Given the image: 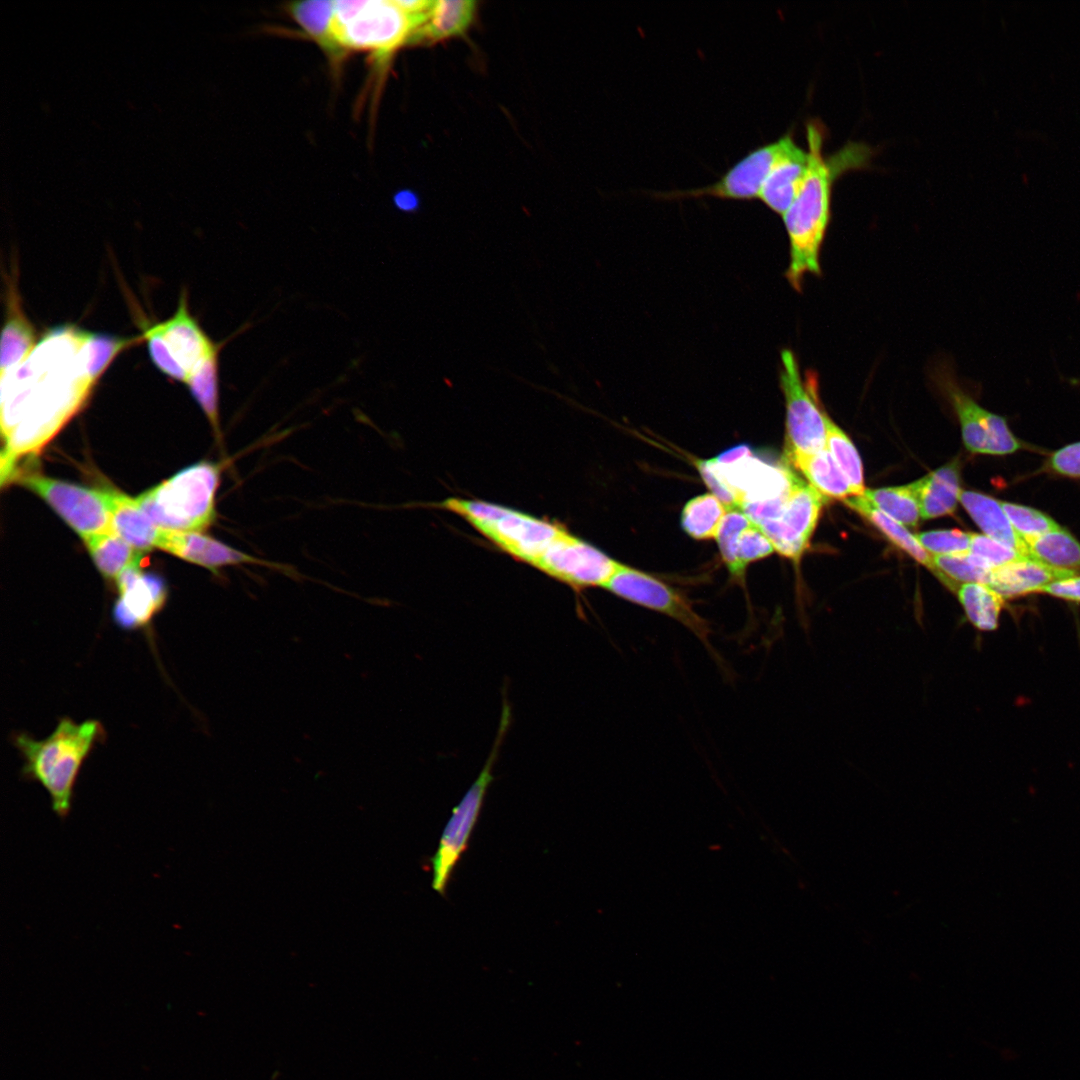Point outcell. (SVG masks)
I'll return each mask as SVG.
<instances>
[{
	"label": "cell",
	"mask_w": 1080,
	"mask_h": 1080,
	"mask_svg": "<svg viewBox=\"0 0 1080 1080\" xmlns=\"http://www.w3.org/2000/svg\"><path fill=\"white\" fill-rule=\"evenodd\" d=\"M89 332L73 326L47 332L27 359L1 376V467L16 468L39 451L79 410L96 384L81 348Z\"/></svg>",
	"instance_id": "6da1fadb"
},
{
	"label": "cell",
	"mask_w": 1080,
	"mask_h": 1080,
	"mask_svg": "<svg viewBox=\"0 0 1080 1080\" xmlns=\"http://www.w3.org/2000/svg\"><path fill=\"white\" fill-rule=\"evenodd\" d=\"M808 167L802 187L783 215L790 243L786 278L800 291L807 273L820 274L819 254L831 218L834 183L843 174L869 165L874 150L863 142L848 141L832 154H823L824 126L819 120L805 125Z\"/></svg>",
	"instance_id": "7a4b0ae2"
},
{
	"label": "cell",
	"mask_w": 1080,
	"mask_h": 1080,
	"mask_svg": "<svg viewBox=\"0 0 1080 1080\" xmlns=\"http://www.w3.org/2000/svg\"><path fill=\"white\" fill-rule=\"evenodd\" d=\"M104 736L105 730L99 721L77 723L70 718H62L44 739L38 740L26 733L13 736V743L24 760L22 776L45 788L59 818L68 816L80 769Z\"/></svg>",
	"instance_id": "3957f363"
},
{
	"label": "cell",
	"mask_w": 1080,
	"mask_h": 1080,
	"mask_svg": "<svg viewBox=\"0 0 1080 1080\" xmlns=\"http://www.w3.org/2000/svg\"><path fill=\"white\" fill-rule=\"evenodd\" d=\"M222 466L193 464L140 494L136 501L161 529L204 532L216 518V492Z\"/></svg>",
	"instance_id": "277c9868"
},
{
	"label": "cell",
	"mask_w": 1080,
	"mask_h": 1080,
	"mask_svg": "<svg viewBox=\"0 0 1080 1080\" xmlns=\"http://www.w3.org/2000/svg\"><path fill=\"white\" fill-rule=\"evenodd\" d=\"M333 30L343 50L388 54L411 40L413 26L397 0L333 1Z\"/></svg>",
	"instance_id": "5b68a950"
},
{
	"label": "cell",
	"mask_w": 1080,
	"mask_h": 1080,
	"mask_svg": "<svg viewBox=\"0 0 1080 1080\" xmlns=\"http://www.w3.org/2000/svg\"><path fill=\"white\" fill-rule=\"evenodd\" d=\"M511 722V708L507 697H503L500 723L495 742L477 779L473 782L460 803L453 809L440 838L439 846L431 858L433 879L432 887L444 894L453 870L465 851L472 831L477 823L486 792L493 781V767Z\"/></svg>",
	"instance_id": "8992f818"
},
{
	"label": "cell",
	"mask_w": 1080,
	"mask_h": 1080,
	"mask_svg": "<svg viewBox=\"0 0 1080 1080\" xmlns=\"http://www.w3.org/2000/svg\"><path fill=\"white\" fill-rule=\"evenodd\" d=\"M780 360L779 382L786 407L785 456L816 453L826 447L827 415L816 403L814 385L801 377L794 353L784 349Z\"/></svg>",
	"instance_id": "52a82bcc"
},
{
	"label": "cell",
	"mask_w": 1080,
	"mask_h": 1080,
	"mask_svg": "<svg viewBox=\"0 0 1080 1080\" xmlns=\"http://www.w3.org/2000/svg\"><path fill=\"white\" fill-rule=\"evenodd\" d=\"M614 595L664 614L682 624L715 655L711 644L709 623L699 615L690 601L678 590L643 571L619 564L616 572L603 586Z\"/></svg>",
	"instance_id": "ba28073f"
},
{
	"label": "cell",
	"mask_w": 1080,
	"mask_h": 1080,
	"mask_svg": "<svg viewBox=\"0 0 1080 1080\" xmlns=\"http://www.w3.org/2000/svg\"><path fill=\"white\" fill-rule=\"evenodd\" d=\"M14 480L44 499L84 540L113 530L104 490L85 488L38 473Z\"/></svg>",
	"instance_id": "9c48e42d"
},
{
	"label": "cell",
	"mask_w": 1080,
	"mask_h": 1080,
	"mask_svg": "<svg viewBox=\"0 0 1080 1080\" xmlns=\"http://www.w3.org/2000/svg\"><path fill=\"white\" fill-rule=\"evenodd\" d=\"M933 376L958 416L967 450L977 454L1006 455L1021 448L1006 420L981 407L959 386L951 370L937 367Z\"/></svg>",
	"instance_id": "30bf717a"
},
{
	"label": "cell",
	"mask_w": 1080,
	"mask_h": 1080,
	"mask_svg": "<svg viewBox=\"0 0 1080 1080\" xmlns=\"http://www.w3.org/2000/svg\"><path fill=\"white\" fill-rule=\"evenodd\" d=\"M620 563L567 531L531 564L545 574L580 590L603 587Z\"/></svg>",
	"instance_id": "8fae6325"
},
{
	"label": "cell",
	"mask_w": 1080,
	"mask_h": 1080,
	"mask_svg": "<svg viewBox=\"0 0 1080 1080\" xmlns=\"http://www.w3.org/2000/svg\"><path fill=\"white\" fill-rule=\"evenodd\" d=\"M827 501L812 485L797 478L780 512L757 526L779 554L797 561L806 550Z\"/></svg>",
	"instance_id": "7c38bea8"
},
{
	"label": "cell",
	"mask_w": 1080,
	"mask_h": 1080,
	"mask_svg": "<svg viewBox=\"0 0 1080 1080\" xmlns=\"http://www.w3.org/2000/svg\"><path fill=\"white\" fill-rule=\"evenodd\" d=\"M791 137L792 135L786 134L772 143L750 151L713 184L687 191L663 193L662 197L710 196L729 200L758 199L763 183Z\"/></svg>",
	"instance_id": "4fadbf2b"
},
{
	"label": "cell",
	"mask_w": 1080,
	"mask_h": 1080,
	"mask_svg": "<svg viewBox=\"0 0 1080 1080\" xmlns=\"http://www.w3.org/2000/svg\"><path fill=\"white\" fill-rule=\"evenodd\" d=\"M477 530L504 552L529 564L566 532L559 524L509 508Z\"/></svg>",
	"instance_id": "5bb4252c"
},
{
	"label": "cell",
	"mask_w": 1080,
	"mask_h": 1080,
	"mask_svg": "<svg viewBox=\"0 0 1080 1080\" xmlns=\"http://www.w3.org/2000/svg\"><path fill=\"white\" fill-rule=\"evenodd\" d=\"M157 548L213 572H217L219 568L224 566L251 564L266 566L288 576H295L296 574L292 568H288L286 565L247 554L202 532H180L162 529Z\"/></svg>",
	"instance_id": "9a60e30c"
},
{
	"label": "cell",
	"mask_w": 1080,
	"mask_h": 1080,
	"mask_svg": "<svg viewBox=\"0 0 1080 1080\" xmlns=\"http://www.w3.org/2000/svg\"><path fill=\"white\" fill-rule=\"evenodd\" d=\"M115 581L119 592L113 609L115 623L125 630L145 628L166 601L165 582L158 575L142 572L139 563L128 567Z\"/></svg>",
	"instance_id": "2e32d148"
},
{
	"label": "cell",
	"mask_w": 1080,
	"mask_h": 1080,
	"mask_svg": "<svg viewBox=\"0 0 1080 1080\" xmlns=\"http://www.w3.org/2000/svg\"><path fill=\"white\" fill-rule=\"evenodd\" d=\"M154 327L187 374V379L207 357L218 352L217 346L190 315L186 295L180 297L175 314Z\"/></svg>",
	"instance_id": "e0dca14e"
},
{
	"label": "cell",
	"mask_w": 1080,
	"mask_h": 1080,
	"mask_svg": "<svg viewBox=\"0 0 1080 1080\" xmlns=\"http://www.w3.org/2000/svg\"><path fill=\"white\" fill-rule=\"evenodd\" d=\"M807 167L808 152L792 136L763 183L758 199L783 216L802 187Z\"/></svg>",
	"instance_id": "ac0fdd59"
},
{
	"label": "cell",
	"mask_w": 1080,
	"mask_h": 1080,
	"mask_svg": "<svg viewBox=\"0 0 1080 1080\" xmlns=\"http://www.w3.org/2000/svg\"><path fill=\"white\" fill-rule=\"evenodd\" d=\"M1078 574L1077 571L1056 568L1034 558H1023L993 568L988 586L1007 600L1040 592L1050 583Z\"/></svg>",
	"instance_id": "d6986e66"
},
{
	"label": "cell",
	"mask_w": 1080,
	"mask_h": 1080,
	"mask_svg": "<svg viewBox=\"0 0 1080 1080\" xmlns=\"http://www.w3.org/2000/svg\"><path fill=\"white\" fill-rule=\"evenodd\" d=\"M113 530L140 552L157 548L162 529L142 510L136 498L116 490H104Z\"/></svg>",
	"instance_id": "ffe728a7"
},
{
	"label": "cell",
	"mask_w": 1080,
	"mask_h": 1080,
	"mask_svg": "<svg viewBox=\"0 0 1080 1080\" xmlns=\"http://www.w3.org/2000/svg\"><path fill=\"white\" fill-rule=\"evenodd\" d=\"M918 500L921 518L933 519L952 514L958 504L960 489V470L957 460L931 472L911 483Z\"/></svg>",
	"instance_id": "44dd1931"
},
{
	"label": "cell",
	"mask_w": 1080,
	"mask_h": 1080,
	"mask_svg": "<svg viewBox=\"0 0 1080 1080\" xmlns=\"http://www.w3.org/2000/svg\"><path fill=\"white\" fill-rule=\"evenodd\" d=\"M959 501L984 535L1031 557L1028 545L1013 528L1001 506V501L969 490L961 491Z\"/></svg>",
	"instance_id": "7402d4cb"
},
{
	"label": "cell",
	"mask_w": 1080,
	"mask_h": 1080,
	"mask_svg": "<svg viewBox=\"0 0 1080 1080\" xmlns=\"http://www.w3.org/2000/svg\"><path fill=\"white\" fill-rule=\"evenodd\" d=\"M36 345L35 330L22 311L15 287L10 286L1 336V376L22 364Z\"/></svg>",
	"instance_id": "603a6c76"
},
{
	"label": "cell",
	"mask_w": 1080,
	"mask_h": 1080,
	"mask_svg": "<svg viewBox=\"0 0 1080 1080\" xmlns=\"http://www.w3.org/2000/svg\"><path fill=\"white\" fill-rule=\"evenodd\" d=\"M476 5L473 0L434 1L426 23L411 41L437 42L463 35L474 20Z\"/></svg>",
	"instance_id": "cb8c5ba5"
},
{
	"label": "cell",
	"mask_w": 1080,
	"mask_h": 1080,
	"mask_svg": "<svg viewBox=\"0 0 1080 1080\" xmlns=\"http://www.w3.org/2000/svg\"><path fill=\"white\" fill-rule=\"evenodd\" d=\"M291 17L329 56L337 61L344 55L333 30L334 3L329 0L293 2L288 5Z\"/></svg>",
	"instance_id": "d4e9b609"
},
{
	"label": "cell",
	"mask_w": 1080,
	"mask_h": 1080,
	"mask_svg": "<svg viewBox=\"0 0 1080 1080\" xmlns=\"http://www.w3.org/2000/svg\"><path fill=\"white\" fill-rule=\"evenodd\" d=\"M823 497L847 499L852 496L850 485L833 459L828 448L787 459Z\"/></svg>",
	"instance_id": "484cf974"
},
{
	"label": "cell",
	"mask_w": 1080,
	"mask_h": 1080,
	"mask_svg": "<svg viewBox=\"0 0 1080 1080\" xmlns=\"http://www.w3.org/2000/svg\"><path fill=\"white\" fill-rule=\"evenodd\" d=\"M845 504L857 513L861 514L875 527H877L894 545L908 553L917 562L926 566L936 575V569L932 562V555L922 547L916 536L905 526L895 521L879 510L864 495L851 496L844 500Z\"/></svg>",
	"instance_id": "4316f807"
},
{
	"label": "cell",
	"mask_w": 1080,
	"mask_h": 1080,
	"mask_svg": "<svg viewBox=\"0 0 1080 1080\" xmlns=\"http://www.w3.org/2000/svg\"><path fill=\"white\" fill-rule=\"evenodd\" d=\"M956 593L968 621L974 628L982 632H991L998 628L1005 598L980 582L963 583Z\"/></svg>",
	"instance_id": "83f0119b"
},
{
	"label": "cell",
	"mask_w": 1080,
	"mask_h": 1080,
	"mask_svg": "<svg viewBox=\"0 0 1080 1080\" xmlns=\"http://www.w3.org/2000/svg\"><path fill=\"white\" fill-rule=\"evenodd\" d=\"M84 542L98 570L108 579L116 580L128 567L140 563L143 555L115 531L92 535Z\"/></svg>",
	"instance_id": "f1b7e54d"
},
{
	"label": "cell",
	"mask_w": 1080,
	"mask_h": 1080,
	"mask_svg": "<svg viewBox=\"0 0 1080 1080\" xmlns=\"http://www.w3.org/2000/svg\"><path fill=\"white\" fill-rule=\"evenodd\" d=\"M728 508L712 493L696 496L682 509L681 526L692 538H715Z\"/></svg>",
	"instance_id": "f546056e"
},
{
	"label": "cell",
	"mask_w": 1080,
	"mask_h": 1080,
	"mask_svg": "<svg viewBox=\"0 0 1080 1080\" xmlns=\"http://www.w3.org/2000/svg\"><path fill=\"white\" fill-rule=\"evenodd\" d=\"M936 577L950 590L967 582L989 583L992 567L982 558L968 552L956 555H932Z\"/></svg>",
	"instance_id": "4dcf8cb0"
},
{
	"label": "cell",
	"mask_w": 1080,
	"mask_h": 1080,
	"mask_svg": "<svg viewBox=\"0 0 1080 1080\" xmlns=\"http://www.w3.org/2000/svg\"><path fill=\"white\" fill-rule=\"evenodd\" d=\"M1028 548L1030 556L1044 564L1080 571V543L1063 528L1042 535Z\"/></svg>",
	"instance_id": "1f68e13d"
},
{
	"label": "cell",
	"mask_w": 1080,
	"mask_h": 1080,
	"mask_svg": "<svg viewBox=\"0 0 1080 1080\" xmlns=\"http://www.w3.org/2000/svg\"><path fill=\"white\" fill-rule=\"evenodd\" d=\"M879 510L905 527L916 528L921 518L911 483L905 486L865 489L863 494Z\"/></svg>",
	"instance_id": "d6a6232c"
},
{
	"label": "cell",
	"mask_w": 1080,
	"mask_h": 1080,
	"mask_svg": "<svg viewBox=\"0 0 1080 1080\" xmlns=\"http://www.w3.org/2000/svg\"><path fill=\"white\" fill-rule=\"evenodd\" d=\"M218 352L207 357L188 377L186 384L220 438L218 406Z\"/></svg>",
	"instance_id": "836d02e7"
},
{
	"label": "cell",
	"mask_w": 1080,
	"mask_h": 1080,
	"mask_svg": "<svg viewBox=\"0 0 1080 1080\" xmlns=\"http://www.w3.org/2000/svg\"><path fill=\"white\" fill-rule=\"evenodd\" d=\"M826 428V447L846 477L852 496L863 495L865 488L863 485L862 462L855 446L829 417H827Z\"/></svg>",
	"instance_id": "e575fe53"
},
{
	"label": "cell",
	"mask_w": 1080,
	"mask_h": 1080,
	"mask_svg": "<svg viewBox=\"0 0 1080 1080\" xmlns=\"http://www.w3.org/2000/svg\"><path fill=\"white\" fill-rule=\"evenodd\" d=\"M137 339L89 332L82 346V357L90 377L96 382L112 360Z\"/></svg>",
	"instance_id": "d590c367"
},
{
	"label": "cell",
	"mask_w": 1080,
	"mask_h": 1080,
	"mask_svg": "<svg viewBox=\"0 0 1080 1080\" xmlns=\"http://www.w3.org/2000/svg\"><path fill=\"white\" fill-rule=\"evenodd\" d=\"M753 522L740 509H728L715 537L722 559L730 574L742 580L745 570L737 558V542L740 533Z\"/></svg>",
	"instance_id": "8d00e7d4"
},
{
	"label": "cell",
	"mask_w": 1080,
	"mask_h": 1080,
	"mask_svg": "<svg viewBox=\"0 0 1080 1080\" xmlns=\"http://www.w3.org/2000/svg\"><path fill=\"white\" fill-rule=\"evenodd\" d=\"M1001 506L1013 528L1027 545L1044 534L1062 528L1054 519L1037 509L1002 501Z\"/></svg>",
	"instance_id": "74e56055"
},
{
	"label": "cell",
	"mask_w": 1080,
	"mask_h": 1080,
	"mask_svg": "<svg viewBox=\"0 0 1080 1080\" xmlns=\"http://www.w3.org/2000/svg\"><path fill=\"white\" fill-rule=\"evenodd\" d=\"M915 536L922 547L934 555H956L970 551L971 533L959 529L926 531Z\"/></svg>",
	"instance_id": "f35d334b"
},
{
	"label": "cell",
	"mask_w": 1080,
	"mask_h": 1080,
	"mask_svg": "<svg viewBox=\"0 0 1080 1080\" xmlns=\"http://www.w3.org/2000/svg\"><path fill=\"white\" fill-rule=\"evenodd\" d=\"M439 507L454 512L478 529L501 517L508 508L477 500L449 498Z\"/></svg>",
	"instance_id": "ab89813d"
},
{
	"label": "cell",
	"mask_w": 1080,
	"mask_h": 1080,
	"mask_svg": "<svg viewBox=\"0 0 1080 1080\" xmlns=\"http://www.w3.org/2000/svg\"><path fill=\"white\" fill-rule=\"evenodd\" d=\"M970 553L996 568L1023 558H1031L1007 547L984 534L971 533Z\"/></svg>",
	"instance_id": "60d3db41"
},
{
	"label": "cell",
	"mask_w": 1080,
	"mask_h": 1080,
	"mask_svg": "<svg viewBox=\"0 0 1080 1080\" xmlns=\"http://www.w3.org/2000/svg\"><path fill=\"white\" fill-rule=\"evenodd\" d=\"M774 550L771 541L754 522L739 535L737 558L744 569L749 563L767 557Z\"/></svg>",
	"instance_id": "b9f144b4"
},
{
	"label": "cell",
	"mask_w": 1080,
	"mask_h": 1080,
	"mask_svg": "<svg viewBox=\"0 0 1080 1080\" xmlns=\"http://www.w3.org/2000/svg\"><path fill=\"white\" fill-rule=\"evenodd\" d=\"M143 337L147 342L149 355L155 366L170 378L186 383L187 374L169 352L154 325L144 331Z\"/></svg>",
	"instance_id": "7bdbcfd3"
},
{
	"label": "cell",
	"mask_w": 1080,
	"mask_h": 1080,
	"mask_svg": "<svg viewBox=\"0 0 1080 1080\" xmlns=\"http://www.w3.org/2000/svg\"><path fill=\"white\" fill-rule=\"evenodd\" d=\"M1047 466L1056 474L1080 478V441L1053 452L1047 461Z\"/></svg>",
	"instance_id": "ee69618b"
},
{
	"label": "cell",
	"mask_w": 1080,
	"mask_h": 1080,
	"mask_svg": "<svg viewBox=\"0 0 1080 1080\" xmlns=\"http://www.w3.org/2000/svg\"><path fill=\"white\" fill-rule=\"evenodd\" d=\"M697 469L712 494L716 496L728 509H739V500L736 494L712 471L707 460H698Z\"/></svg>",
	"instance_id": "f6af8a7d"
},
{
	"label": "cell",
	"mask_w": 1080,
	"mask_h": 1080,
	"mask_svg": "<svg viewBox=\"0 0 1080 1080\" xmlns=\"http://www.w3.org/2000/svg\"><path fill=\"white\" fill-rule=\"evenodd\" d=\"M1039 593L1080 603V574L1050 583L1043 587Z\"/></svg>",
	"instance_id": "bcb514c9"
},
{
	"label": "cell",
	"mask_w": 1080,
	"mask_h": 1080,
	"mask_svg": "<svg viewBox=\"0 0 1080 1080\" xmlns=\"http://www.w3.org/2000/svg\"><path fill=\"white\" fill-rule=\"evenodd\" d=\"M394 202L396 206L403 211H414L418 208L419 200L417 196L410 191H401L395 198Z\"/></svg>",
	"instance_id": "7dc6e473"
}]
</instances>
